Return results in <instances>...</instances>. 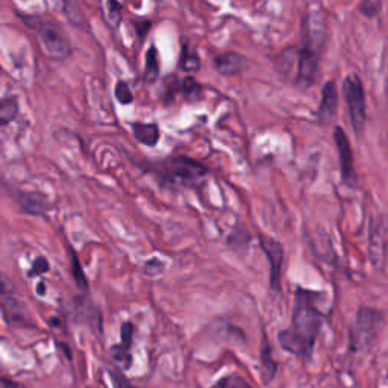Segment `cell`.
I'll list each match as a JSON object with an SVG mask.
<instances>
[{
  "mask_svg": "<svg viewBox=\"0 0 388 388\" xmlns=\"http://www.w3.org/2000/svg\"><path fill=\"white\" fill-rule=\"evenodd\" d=\"M314 297V293L299 287L295 293L293 326L278 333L279 344L284 350L305 358L311 357L323 321Z\"/></svg>",
  "mask_w": 388,
  "mask_h": 388,
  "instance_id": "obj_1",
  "label": "cell"
},
{
  "mask_svg": "<svg viewBox=\"0 0 388 388\" xmlns=\"http://www.w3.org/2000/svg\"><path fill=\"white\" fill-rule=\"evenodd\" d=\"M23 23L34 32L41 50L50 59L62 61L72 53V45L66 32L49 17L18 14Z\"/></svg>",
  "mask_w": 388,
  "mask_h": 388,
  "instance_id": "obj_2",
  "label": "cell"
},
{
  "mask_svg": "<svg viewBox=\"0 0 388 388\" xmlns=\"http://www.w3.org/2000/svg\"><path fill=\"white\" fill-rule=\"evenodd\" d=\"M382 325V314L369 307H361L350 328V349L361 352L367 349L375 341Z\"/></svg>",
  "mask_w": 388,
  "mask_h": 388,
  "instance_id": "obj_3",
  "label": "cell"
},
{
  "mask_svg": "<svg viewBox=\"0 0 388 388\" xmlns=\"http://www.w3.org/2000/svg\"><path fill=\"white\" fill-rule=\"evenodd\" d=\"M164 170L170 181L178 182L184 187H194L208 175L207 167L187 155L169 158L164 163Z\"/></svg>",
  "mask_w": 388,
  "mask_h": 388,
  "instance_id": "obj_4",
  "label": "cell"
},
{
  "mask_svg": "<svg viewBox=\"0 0 388 388\" xmlns=\"http://www.w3.org/2000/svg\"><path fill=\"white\" fill-rule=\"evenodd\" d=\"M343 96L348 105L350 123L353 131L361 134L367 120V111H365V93L361 79L357 74H349L343 82Z\"/></svg>",
  "mask_w": 388,
  "mask_h": 388,
  "instance_id": "obj_5",
  "label": "cell"
},
{
  "mask_svg": "<svg viewBox=\"0 0 388 388\" xmlns=\"http://www.w3.org/2000/svg\"><path fill=\"white\" fill-rule=\"evenodd\" d=\"M326 41V25L320 11H311L302 20V47L321 53Z\"/></svg>",
  "mask_w": 388,
  "mask_h": 388,
  "instance_id": "obj_6",
  "label": "cell"
},
{
  "mask_svg": "<svg viewBox=\"0 0 388 388\" xmlns=\"http://www.w3.org/2000/svg\"><path fill=\"white\" fill-rule=\"evenodd\" d=\"M260 246L267 255V260L270 263V288L275 293L281 290V275H283V263H284V246L273 236L267 234L258 235Z\"/></svg>",
  "mask_w": 388,
  "mask_h": 388,
  "instance_id": "obj_7",
  "label": "cell"
},
{
  "mask_svg": "<svg viewBox=\"0 0 388 388\" xmlns=\"http://www.w3.org/2000/svg\"><path fill=\"white\" fill-rule=\"evenodd\" d=\"M320 53L312 52L299 46L297 47V69L295 74V84L300 90L309 89L317 79Z\"/></svg>",
  "mask_w": 388,
  "mask_h": 388,
  "instance_id": "obj_8",
  "label": "cell"
},
{
  "mask_svg": "<svg viewBox=\"0 0 388 388\" xmlns=\"http://www.w3.org/2000/svg\"><path fill=\"white\" fill-rule=\"evenodd\" d=\"M333 139H336L338 156H340V169H341L343 182L349 187H353L355 182H357V173H355V167H353V154H352L349 138L346 134H344L343 129L337 126L336 131H333Z\"/></svg>",
  "mask_w": 388,
  "mask_h": 388,
  "instance_id": "obj_9",
  "label": "cell"
},
{
  "mask_svg": "<svg viewBox=\"0 0 388 388\" xmlns=\"http://www.w3.org/2000/svg\"><path fill=\"white\" fill-rule=\"evenodd\" d=\"M214 67L223 76H235L249 69V59L236 52H224L214 58Z\"/></svg>",
  "mask_w": 388,
  "mask_h": 388,
  "instance_id": "obj_10",
  "label": "cell"
},
{
  "mask_svg": "<svg viewBox=\"0 0 388 388\" xmlns=\"http://www.w3.org/2000/svg\"><path fill=\"white\" fill-rule=\"evenodd\" d=\"M17 203L29 215H46L50 210L49 199L37 191H20L17 194Z\"/></svg>",
  "mask_w": 388,
  "mask_h": 388,
  "instance_id": "obj_11",
  "label": "cell"
},
{
  "mask_svg": "<svg viewBox=\"0 0 388 388\" xmlns=\"http://www.w3.org/2000/svg\"><path fill=\"white\" fill-rule=\"evenodd\" d=\"M337 106H338V93L336 82L329 81L321 89V102L317 111V117L321 123H329L332 120V117L337 113Z\"/></svg>",
  "mask_w": 388,
  "mask_h": 388,
  "instance_id": "obj_12",
  "label": "cell"
},
{
  "mask_svg": "<svg viewBox=\"0 0 388 388\" xmlns=\"http://www.w3.org/2000/svg\"><path fill=\"white\" fill-rule=\"evenodd\" d=\"M2 312L4 319L9 325H26L28 316L26 309L20 304L17 299L13 296H8L6 290H4V299H2Z\"/></svg>",
  "mask_w": 388,
  "mask_h": 388,
  "instance_id": "obj_13",
  "label": "cell"
},
{
  "mask_svg": "<svg viewBox=\"0 0 388 388\" xmlns=\"http://www.w3.org/2000/svg\"><path fill=\"white\" fill-rule=\"evenodd\" d=\"M132 134L138 143L154 147L159 142V127L156 123H134Z\"/></svg>",
  "mask_w": 388,
  "mask_h": 388,
  "instance_id": "obj_14",
  "label": "cell"
},
{
  "mask_svg": "<svg viewBox=\"0 0 388 388\" xmlns=\"http://www.w3.org/2000/svg\"><path fill=\"white\" fill-rule=\"evenodd\" d=\"M275 67L283 76H291V72L297 69V47H287L276 57Z\"/></svg>",
  "mask_w": 388,
  "mask_h": 388,
  "instance_id": "obj_15",
  "label": "cell"
},
{
  "mask_svg": "<svg viewBox=\"0 0 388 388\" xmlns=\"http://www.w3.org/2000/svg\"><path fill=\"white\" fill-rule=\"evenodd\" d=\"M144 81L147 84H154L159 76V58H158V50L152 45L146 52V64H144Z\"/></svg>",
  "mask_w": 388,
  "mask_h": 388,
  "instance_id": "obj_16",
  "label": "cell"
},
{
  "mask_svg": "<svg viewBox=\"0 0 388 388\" xmlns=\"http://www.w3.org/2000/svg\"><path fill=\"white\" fill-rule=\"evenodd\" d=\"M261 369H263V380H264L266 384H268V382H270L273 380L278 365L272 360L270 344H268V341H267L266 337L263 340V346H261Z\"/></svg>",
  "mask_w": 388,
  "mask_h": 388,
  "instance_id": "obj_17",
  "label": "cell"
},
{
  "mask_svg": "<svg viewBox=\"0 0 388 388\" xmlns=\"http://www.w3.org/2000/svg\"><path fill=\"white\" fill-rule=\"evenodd\" d=\"M101 9H102L103 18H105L108 26L117 28L118 25H120V21H122V11H123L122 4L113 2V0H108V2H102L101 4Z\"/></svg>",
  "mask_w": 388,
  "mask_h": 388,
  "instance_id": "obj_18",
  "label": "cell"
},
{
  "mask_svg": "<svg viewBox=\"0 0 388 388\" xmlns=\"http://www.w3.org/2000/svg\"><path fill=\"white\" fill-rule=\"evenodd\" d=\"M179 64L184 72H198L200 69V58L198 55V52L188 47L187 40L182 42Z\"/></svg>",
  "mask_w": 388,
  "mask_h": 388,
  "instance_id": "obj_19",
  "label": "cell"
},
{
  "mask_svg": "<svg viewBox=\"0 0 388 388\" xmlns=\"http://www.w3.org/2000/svg\"><path fill=\"white\" fill-rule=\"evenodd\" d=\"M18 113V103L14 96L5 97L0 103V123L6 126L9 122H13Z\"/></svg>",
  "mask_w": 388,
  "mask_h": 388,
  "instance_id": "obj_20",
  "label": "cell"
},
{
  "mask_svg": "<svg viewBox=\"0 0 388 388\" xmlns=\"http://www.w3.org/2000/svg\"><path fill=\"white\" fill-rule=\"evenodd\" d=\"M110 355H111L113 361L122 370H127L129 367H131V364H132L131 352H129V349H126L122 343L120 344H114V346L110 349Z\"/></svg>",
  "mask_w": 388,
  "mask_h": 388,
  "instance_id": "obj_21",
  "label": "cell"
},
{
  "mask_svg": "<svg viewBox=\"0 0 388 388\" xmlns=\"http://www.w3.org/2000/svg\"><path fill=\"white\" fill-rule=\"evenodd\" d=\"M70 266H72V276L74 279V283H76V285L85 291L87 293L89 290V281H87V276H85L82 267H81V263L78 260V255L74 253L73 251L70 252Z\"/></svg>",
  "mask_w": 388,
  "mask_h": 388,
  "instance_id": "obj_22",
  "label": "cell"
},
{
  "mask_svg": "<svg viewBox=\"0 0 388 388\" xmlns=\"http://www.w3.org/2000/svg\"><path fill=\"white\" fill-rule=\"evenodd\" d=\"M179 91L184 94L187 99H198L200 96L202 87L193 76H186L184 79L179 81Z\"/></svg>",
  "mask_w": 388,
  "mask_h": 388,
  "instance_id": "obj_23",
  "label": "cell"
},
{
  "mask_svg": "<svg viewBox=\"0 0 388 388\" xmlns=\"http://www.w3.org/2000/svg\"><path fill=\"white\" fill-rule=\"evenodd\" d=\"M114 94L115 99L120 102L122 105H129L134 101V96L131 89H129V85L125 81H117L115 87H114Z\"/></svg>",
  "mask_w": 388,
  "mask_h": 388,
  "instance_id": "obj_24",
  "label": "cell"
},
{
  "mask_svg": "<svg viewBox=\"0 0 388 388\" xmlns=\"http://www.w3.org/2000/svg\"><path fill=\"white\" fill-rule=\"evenodd\" d=\"M50 270V266H49V261L46 260L45 256H37V260L32 263V267L29 270V276H40V275H45Z\"/></svg>",
  "mask_w": 388,
  "mask_h": 388,
  "instance_id": "obj_25",
  "label": "cell"
},
{
  "mask_svg": "<svg viewBox=\"0 0 388 388\" xmlns=\"http://www.w3.org/2000/svg\"><path fill=\"white\" fill-rule=\"evenodd\" d=\"M164 272V263L159 261L158 258H152L144 263V273L149 276H158Z\"/></svg>",
  "mask_w": 388,
  "mask_h": 388,
  "instance_id": "obj_26",
  "label": "cell"
},
{
  "mask_svg": "<svg viewBox=\"0 0 388 388\" xmlns=\"http://www.w3.org/2000/svg\"><path fill=\"white\" fill-rule=\"evenodd\" d=\"M120 336H122V344L126 349H131L132 344V337H134V325L131 321H125L120 329Z\"/></svg>",
  "mask_w": 388,
  "mask_h": 388,
  "instance_id": "obj_27",
  "label": "cell"
},
{
  "mask_svg": "<svg viewBox=\"0 0 388 388\" xmlns=\"http://www.w3.org/2000/svg\"><path fill=\"white\" fill-rule=\"evenodd\" d=\"M381 8H382V4L381 2H375V0H367V2L360 4V11L364 16H367V17L378 16Z\"/></svg>",
  "mask_w": 388,
  "mask_h": 388,
  "instance_id": "obj_28",
  "label": "cell"
},
{
  "mask_svg": "<svg viewBox=\"0 0 388 388\" xmlns=\"http://www.w3.org/2000/svg\"><path fill=\"white\" fill-rule=\"evenodd\" d=\"M110 376L113 380V384H114V388H138L132 384H129V381L125 378V376L122 373H115V372H110Z\"/></svg>",
  "mask_w": 388,
  "mask_h": 388,
  "instance_id": "obj_29",
  "label": "cell"
},
{
  "mask_svg": "<svg viewBox=\"0 0 388 388\" xmlns=\"http://www.w3.org/2000/svg\"><path fill=\"white\" fill-rule=\"evenodd\" d=\"M228 388H252V387L243 378H240V376H231V378H228Z\"/></svg>",
  "mask_w": 388,
  "mask_h": 388,
  "instance_id": "obj_30",
  "label": "cell"
},
{
  "mask_svg": "<svg viewBox=\"0 0 388 388\" xmlns=\"http://www.w3.org/2000/svg\"><path fill=\"white\" fill-rule=\"evenodd\" d=\"M150 25H152V23H150L149 20H143V21H139V23H135V29L138 32V35L144 37L149 32V29H150Z\"/></svg>",
  "mask_w": 388,
  "mask_h": 388,
  "instance_id": "obj_31",
  "label": "cell"
},
{
  "mask_svg": "<svg viewBox=\"0 0 388 388\" xmlns=\"http://www.w3.org/2000/svg\"><path fill=\"white\" fill-rule=\"evenodd\" d=\"M2 385H4V388H25L20 382L9 381V380H6V378H2Z\"/></svg>",
  "mask_w": 388,
  "mask_h": 388,
  "instance_id": "obj_32",
  "label": "cell"
},
{
  "mask_svg": "<svg viewBox=\"0 0 388 388\" xmlns=\"http://www.w3.org/2000/svg\"><path fill=\"white\" fill-rule=\"evenodd\" d=\"M211 388H228V378H226V380H222L220 382H217L215 385H212Z\"/></svg>",
  "mask_w": 388,
  "mask_h": 388,
  "instance_id": "obj_33",
  "label": "cell"
},
{
  "mask_svg": "<svg viewBox=\"0 0 388 388\" xmlns=\"http://www.w3.org/2000/svg\"><path fill=\"white\" fill-rule=\"evenodd\" d=\"M37 293H38V295H41V296H45V293H46V291H45V283H40V284H38Z\"/></svg>",
  "mask_w": 388,
  "mask_h": 388,
  "instance_id": "obj_34",
  "label": "cell"
}]
</instances>
